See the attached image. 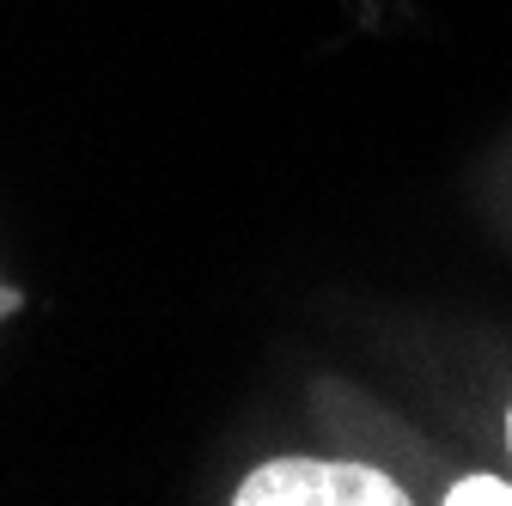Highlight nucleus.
Returning <instances> with one entry per match:
<instances>
[{
  "label": "nucleus",
  "instance_id": "obj_1",
  "mask_svg": "<svg viewBox=\"0 0 512 506\" xmlns=\"http://www.w3.org/2000/svg\"><path fill=\"white\" fill-rule=\"evenodd\" d=\"M238 506H403L409 494L372 464H324V458H275L250 470L232 494Z\"/></svg>",
  "mask_w": 512,
  "mask_h": 506
},
{
  "label": "nucleus",
  "instance_id": "obj_2",
  "mask_svg": "<svg viewBox=\"0 0 512 506\" xmlns=\"http://www.w3.org/2000/svg\"><path fill=\"white\" fill-rule=\"evenodd\" d=\"M445 500H452V506H512V482H500V476H464V482L445 488Z\"/></svg>",
  "mask_w": 512,
  "mask_h": 506
},
{
  "label": "nucleus",
  "instance_id": "obj_3",
  "mask_svg": "<svg viewBox=\"0 0 512 506\" xmlns=\"http://www.w3.org/2000/svg\"><path fill=\"white\" fill-rule=\"evenodd\" d=\"M19 305H25V293H19V287H7V281H0V318H13Z\"/></svg>",
  "mask_w": 512,
  "mask_h": 506
},
{
  "label": "nucleus",
  "instance_id": "obj_4",
  "mask_svg": "<svg viewBox=\"0 0 512 506\" xmlns=\"http://www.w3.org/2000/svg\"><path fill=\"white\" fill-rule=\"evenodd\" d=\"M506 452H512V409H506Z\"/></svg>",
  "mask_w": 512,
  "mask_h": 506
}]
</instances>
